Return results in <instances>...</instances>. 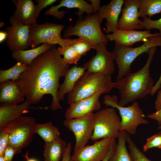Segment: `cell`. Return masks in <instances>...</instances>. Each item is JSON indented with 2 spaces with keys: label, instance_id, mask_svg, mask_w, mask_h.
I'll return each mask as SVG.
<instances>
[{
  "label": "cell",
  "instance_id": "cell-1",
  "mask_svg": "<svg viewBox=\"0 0 161 161\" xmlns=\"http://www.w3.org/2000/svg\"><path fill=\"white\" fill-rule=\"evenodd\" d=\"M69 67L63 61L55 45H52L35 59L18 78L26 100L31 105L37 104L44 95L49 94L52 97L50 107L52 110L62 109L57 97L59 81Z\"/></svg>",
  "mask_w": 161,
  "mask_h": 161
},
{
  "label": "cell",
  "instance_id": "cell-2",
  "mask_svg": "<svg viewBox=\"0 0 161 161\" xmlns=\"http://www.w3.org/2000/svg\"><path fill=\"white\" fill-rule=\"evenodd\" d=\"M156 50V47L150 49L147 61L141 69L113 82V88L117 89L120 95L119 105L124 106L151 95L154 82L150 75V67Z\"/></svg>",
  "mask_w": 161,
  "mask_h": 161
},
{
  "label": "cell",
  "instance_id": "cell-3",
  "mask_svg": "<svg viewBox=\"0 0 161 161\" xmlns=\"http://www.w3.org/2000/svg\"><path fill=\"white\" fill-rule=\"evenodd\" d=\"M113 83L110 75L86 71L67 94V103L70 105L98 92L109 93L113 88Z\"/></svg>",
  "mask_w": 161,
  "mask_h": 161
},
{
  "label": "cell",
  "instance_id": "cell-4",
  "mask_svg": "<svg viewBox=\"0 0 161 161\" xmlns=\"http://www.w3.org/2000/svg\"><path fill=\"white\" fill-rule=\"evenodd\" d=\"M158 46L161 47V35L159 33L148 38L142 45L136 47L123 46L115 44L112 52L118 67L117 80L131 73V64L137 57L144 53H148L152 48Z\"/></svg>",
  "mask_w": 161,
  "mask_h": 161
},
{
  "label": "cell",
  "instance_id": "cell-5",
  "mask_svg": "<svg viewBox=\"0 0 161 161\" xmlns=\"http://www.w3.org/2000/svg\"><path fill=\"white\" fill-rule=\"evenodd\" d=\"M103 103L118 110L121 117L120 131H125L129 134L134 135L139 126L148 123L143 111L136 101L134 102L130 106H122L118 104L117 96L106 95L103 97Z\"/></svg>",
  "mask_w": 161,
  "mask_h": 161
},
{
  "label": "cell",
  "instance_id": "cell-6",
  "mask_svg": "<svg viewBox=\"0 0 161 161\" xmlns=\"http://www.w3.org/2000/svg\"><path fill=\"white\" fill-rule=\"evenodd\" d=\"M36 124L33 117L21 115L0 130L8 133L9 144L14 149L16 154L31 142L35 134Z\"/></svg>",
  "mask_w": 161,
  "mask_h": 161
},
{
  "label": "cell",
  "instance_id": "cell-7",
  "mask_svg": "<svg viewBox=\"0 0 161 161\" xmlns=\"http://www.w3.org/2000/svg\"><path fill=\"white\" fill-rule=\"evenodd\" d=\"M101 23L97 13L87 15L84 18L78 19L74 25L68 27L64 32L63 37L67 39L76 35L96 45L101 43L107 44L108 40L101 28Z\"/></svg>",
  "mask_w": 161,
  "mask_h": 161
},
{
  "label": "cell",
  "instance_id": "cell-8",
  "mask_svg": "<svg viewBox=\"0 0 161 161\" xmlns=\"http://www.w3.org/2000/svg\"><path fill=\"white\" fill-rule=\"evenodd\" d=\"M64 25L50 22L41 24L37 23L30 25L28 44L32 48L41 44H47L60 47L71 45L73 39H65L61 36Z\"/></svg>",
  "mask_w": 161,
  "mask_h": 161
},
{
  "label": "cell",
  "instance_id": "cell-9",
  "mask_svg": "<svg viewBox=\"0 0 161 161\" xmlns=\"http://www.w3.org/2000/svg\"><path fill=\"white\" fill-rule=\"evenodd\" d=\"M94 128L91 140L96 142L106 138H117L120 131L121 119L115 109L109 107L94 114Z\"/></svg>",
  "mask_w": 161,
  "mask_h": 161
},
{
  "label": "cell",
  "instance_id": "cell-10",
  "mask_svg": "<svg viewBox=\"0 0 161 161\" xmlns=\"http://www.w3.org/2000/svg\"><path fill=\"white\" fill-rule=\"evenodd\" d=\"M64 126L74 134L75 144L74 151L86 146L91 138L95 125L94 114L93 113L83 117L66 119Z\"/></svg>",
  "mask_w": 161,
  "mask_h": 161
},
{
  "label": "cell",
  "instance_id": "cell-11",
  "mask_svg": "<svg viewBox=\"0 0 161 161\" xmlns=\"http://www.w3.org/2000/svg\"><path fill=\"white\" fill-rule=\"evenodd\" d=\"M107 44L101 43L97 44L96 54L82 66L87 71L110 75L114 73L115 69L114 57L112 52L107 50Z\"/></svg>",
  "mask_w": 161,
  "mask_h": 161
},
{
  "label": "cell",
  "instance_id": "cell-12",
  "mask_svg": "<svg viewBox=\"0 0 161 161\" xmlns=\"http://www.w3.org/2000/svg\"><path fill=\"white\" fill-rule=\"evenodd\" d=\"M9 21L11 25L7 27L5 32L7 35V44L10 50L13 52L28 49L30 26L22 24L13 15Z\"/></svg>",
  "mask_w": 161,
  "mask_h": 161
},
{
  "label": "cell",
  "instance_id": "cell-13",
  "mask_svg": "<svg viewBox=\"0 0 161 161\" xmlns=\"http://www.w3.org/2000/svg\"><path fill=\"white\" fill-rule=\"evenodd\" d=\"M113 139L105 138L86 145L74 151L71 159L73 161H102L109 151Z\"/></svg>",
  "mask_w": 161,
  "mask_h": 161
},
{
  "label": "cell",
  "instance_id": "cell-14",
  "mask_svg": "<svg viewBox=\"0 0 161 161\" xmlns=\"http://www.w3.org/2000/svg\"><path fill=\"white\" fill-rule=\"evenodd\" d=\"M102 94L101 92H97L70 105L65 113L66 119L83 117L99 110L101 108L99 98Z\"/></svg>",
  "mask_w": 161,
  "mask_h": 161
},
{
  "label": "cell",
  "instance_id": "cell-15",
  "mask_svg": "<svg viewBox=\"0 0 161 161\" xmlns=\"http://www.w3.org/2000/svg\"><path fill=\"white\" fill-rule=\"evenodd\" d=\"M139 0H124L121 17L118 23V29L123 30L143 29L140 24L142 21L139 19Z\"/></svg>",
  "mask_w": 161,
  "mask_h": 161
},
{
  "label": "cell",
  "instance_id": "cell-16",
  "mask_svg": "<svg viewBox=\"0 0 161 161\" xmlns=\"http://www.w3.org/2000/svg\"><path fill=\"white\" fill-rule=\"evenodd\" d=\"M152 34L150 31H138L135 30H123L117 29L111 34L106 36L108 40L114 41V44L126 47H130L134 43L140 41L144 42L148 38L158 34Z\"/></svg>",
  "mask_w": 161,
  "mask_h": 161
},
{
  "label": "cell",
  "instance_id": "cell-17",
  "mask_svg": "<svg viewBox=\"0 0 161 161\" xmlns=\"http://www.w3.org/2000/svg\"><path fill=\"white\" fill-rule=\"evenodd\" d=\"M59 4L56 5H53L44 13L45 15H50L61 20L64 17L66 13L62 10L58 9L61 7H66L68 9L77 8L78 11L76 13L78 19L83 18L84 13L87 15L94 13L92 4L87 3L84 0H61Z\"/></svg>",
  "mask_w": 161,
  "mask_h": 161
},
{
  "label": "cell",
  "instance_id": "cell-18",
  "mask_svg": "<svg viewBox=\"0 0 161 161\" xmlns=\"http://www.w3.org/2000/svg\"><path fill=\"white\" fill-rule=\"evenodd\" d=\"M123 3V0H112L108 4L100 7L97 13L101 22L104 19L106 20V33H113L118 29L119 17Z\"/></svg>",
  "mask_w": 161,
  "mask_h": 161
},
{
  "label": "cell",
  "instance_id": "cell-19",
  "mask_svg": "<svg viewBox=\"0 0 161 161\" xmlns=\"http://www.w3.org/2000/svg\"><path fill=\"white\" fill-rule=\"evenodd\" d=\"M25 97L23 84L19 79L0 83V103L17 104L24 102Z\"/></svg>",
  "mask_w": 161,
  "mask_h": 161
},
{
  "label": "cell",
  "instance_id": "cell-20",
  "mask_svg": "<svg viewBox=\"0 0 161 161\" xmlns=\"http://www.w3.org/2000/svg\"><path fill=\"white\" fill-rule=\"evenodd\" d=\"M31 104L26 100L20 105L0 103V129L20 116L30 112Z\"/></svg>",
  "mask_w": 161,
  "mask_h": 161
},
{
  "label": "cell",
  "instance_id": "cell-21",
  "mask_svg": "<svg viewBox=\"0 0 161 161\" xmlns=\"http://www.w3.org/2000/svg\"><path fill=\"white\" fill-rule=\"evenodd\" d=\"M16 9L13 14L22 24L30 25L37 23L35 17L36 5L32 0H13Z\"/></svg>",
  "mask_w": 161,
  "mask_h": 161
},
{
  "label": "cell",
  "instance_id": "cell-22",
  "mask_svg": "<svg viewBox=\"0 0 161 161\" xmlns=\"http://www.w3.org/2000/svg\"><path fill=\"white\" fill-rule=\"evenodd\" d=\"M86 69L83 66L75 65L69 68L64 77L63 83L60 86L57 97L58 100H64L66 94L71 92L76 84L86 72Z\"/></svg>",
  "mask_w": 161,
  "mask_h": 161
},
{
  "label": "cell",
  "instance_id": "cell-23",
  "mask_svg": "<svg viewBox=\"0 0 161 161\" xmlns=\"http://www.w3.org/2000/svg\"><path fill=\"white\" fill-rule=\"evenodd\" d=\"M67 145L60 137L44 145V161H60L65 153Z\"/></svg>",
  "mask_w": 161,
  "mask_h": 161
},
{
  "label": "cell",
  "instance_id": "cell-24",
  "mask_svg": "<svg viewBox=\"0 0 161 161\" xmlns=\"http://www.w3.org/2000/svg\"><path fill=\"white\" fill-rule=\"evenodd\" d=\"M52 46L47 44H43L31 49L12 52L11 56L15 60L21 62L28 66L35 59L48 49Z\"/></svg>",
  "mask_w": 161,
  "mask_h": 161
},
{
  "label": "cell",
  "instance_id": "cell-25",
  "mask_svg": "<svg viewBox=\"0 0 161 161\" xmlns=\"http://www.w3.org/2000/svg\"><path fill=\"white\" fill-rule=\"evenodd\" d=\"M126 134L125 131H120L117 138L118 142L116 148L108 161H133L126 147Z\"/></svg>",
  "mask_w": 161,
  "mask_h": 161
},
{
  "label": "cell",
  "instance_id": "cell-26",
  "mask_svg": "<svg viewBox=\"0 0 161 161\" xmlns=\"http://www.w3.org/2000/svg\"><path fill=\"white\" fill-rule=\"evenodd\" d=\"M35 134H38L45 143L53 142L59 138L60 133L58 128L51 122L36 124Z\"/></svg>",
  "mask_w": 161,
  "mask_h": 161
},
{
  "label": "cell",
  "instance_id": "cell-27",
  "mask_svg": "<svg viewBox=\"0 0 161 161\" xmlns=\"http://www.w3.org/2000/svg\"><path fill=\"white\" fill-rule=\"evenodd\" d=\"M139 12L143 18L160 13L161 0H139Z\"/></svg>",
  "mask_w": 161,
  "mask_h": 161
},
{
  "label": "cell",
  "instance_id": "cell-28",
  "mask_svg": "<svg viewBox=\"0 0 161 161\" xmlns=\"http://www.w3.org/2000/svg\"><path fill=\"white\" fill-rule=\"evenodd\" d=\"M28 66L21 62H18L11 67L6 70H0V83L8 80H18L21 74L26 70Z\"/></svg>",
  "mask_w": 161,
  "mask_h": 161
},
{
  "label": "cell",
  "instance_id": "cell-29",
  "mask_svg": "<svg viewBox=\"0 0 161 161\" xmlns=\"http://www.w3.org/2000/svg\"><path fill=\"white\" fill-rule=\"evenodd\" d=\"M61 55H63L62 60L66 64H76L81 56L75 50L72 45L60 47L57 48Z\"/></svg>",
  "mask_w": 161,
  "mask_h": 161
},
{
  "label": "cell",
  "instance_id": "cell-30",
  "mask_svg": "<svg viewBox=\"0 0 161 161\" xmlns=\"http://www.w3.org/2000/svg\"><path fill=\"white\" fill-rule=\"evenodd\" d=\"M76 52L80 55H86L92 49H96L97 45L85 39L78 37L73 39L71 44Z\"/></svg>",
  "mask_w": 161,
  "mask_h": 161
},
{
  "label": "cell",
  "instance_id": "cell-31",
  "mask_svg": "<svg viewBox=\"0 0 161 161\" xmlns=\"http://www.w3.org/2000/svg\"><path fill=\"white\" fill-rule=\"evenodd\" d=\"M126 141L133 161H151L140 150L127 133Z\"/></svg>",
  "mask_w": 161,
  "mask_h": 161
},
{
  "label": "cell",
  "instance_id": "cell-32",
  "mask_svg": "<svg viewBox=\"0 0 161 161\" xmlns=\"http://www.w3.org/2000/svg\"><path fill=\"white\" fill-rule=\"evenodd\" d=\"M156 147L160 149L161 147V131L147 139L146 143L143 146L144 152Z\"/></svg>",
  "mask_w": 161,
  "mask_h": 161
},
{
  "label": "cell",
  "instance_id": "cell-33",
  "mask_svg": "<svg viewBox=\"0 0 161 161\" xmlns=\"http://www.w3.org/2000/svg\"><path fill=\"white\" fill-rule=\"evenodd\" d=\"M143 28L149 30L152 29H157L159 30L160 35H161V17L157 20H153L146 17L143 18L142 22L140 24Z\"/></svg>",
  "mask_w": 161,
  "mask_h": 161
},
{
  "label": "cell",
  "instance_id": "cell-34",
  "mask_svg": "<svg viewBox=\"0 0 161 161\" xmlns=\"http://www.w3.org/2000/svg\"><path fill=\"white\" fill-rule=\"evenodd\" d=\"M9 134L7 132L0 130V156H4V151L9 144Z\"/></svg>",
  "mask_w": 161,
  "mask_h": 161
},
{
  "label": "cell",
  "instance_id": "cell-35",
  "mask_svg": "<svg viewBox=\"0 0 161 161\" xmlns=\"http://www.w3.org/2000/svg\"><path fill=\"white\" fill-rule=\"evenodd\" d=\"M35 1L38 3L37 5H36L35 13V18L37 19L40 12L44 8L52 4L57 1L56 0H36Z\"/></svg>",
  "mask_w": 161,
  "mask_h": 161
},
{
  "label": "cell",
  "instance_id": "cell-36",
  "mask_svg": "<svg viewBox=\"0 0 161 161\" xmlns=\"http://www.w3.org/2000/svg\"><path fill=\"white\" fill-rule=\"evenodd\" d=\"M16 154L14 149L9 144L4 152V157L6 161H12L14 155Z\"/></svg>",
  "mask_w": 161,
  "mask_h": 161
},
{
  "label": "cell",
  "instance_id": "cell-37",
  "mask_svg": "<svg viewBox=\"0 0 161 161\" xmlns=\"http://www.w3.org/2000/svg\"><path fill=\"white\" fill-rule=\"evenodd\" d=\"M72 144L69 142L67 144L62 159L61 161H70L71 155Z\"/></svg>",
  "mask_w": 161,
  "mask_h": 161
},
{
  "label": "cell",
  "instance_id": "cell-38",
  "mask_svg": "<svg viewBox=\"0 0 161 161\" xmlns=\"http://www.w3.org/2000/svg\"><path fill=\"white\" fill-rule=\"evenodd\" d=\"M147 117L156 120L159 126L161 125V109L156 112L149 114Z\"/></svg>",
  "mask_w": 161,
  "mask_h": 161
},
{
  "label": "cell",
  "instance_id": "cell-39",
  "mask_svg": "<svg viewBox=\"0 0 161 161\" xmlns=\"http://www.w3.org/2000/svg\"><path fill=\"white\" fill-rule=\"evenodd\" d=\"M117 144L116 143L115 139H113L112 140L111 147L106 157L102 161H108L111 156L115 150Z\"/></svg>",
  "mask_w": 161,
  "mask_h": 161
},
{
  "label": "cell",
  "instance_id": "cell-40",
  "mask_svg": "<svg viewBox=\"0 0 161 161\" xmlns=\"http://www.w3.org/2000/svg\"><path fill=\"white\" fill-rule=\"evenodd\" d=\"M154 105L155 108L157 111L161 109V89L157 92Z\"/></svg>",
  "mask_w": 161,
  "mask_h": 161
},
{
  "label": "cell",
  "instance_id": "cell-41",
  "mask_svg": "<svg viewBox=\"0 0 161 161\" xmlns=\"http://www.w3.org/2000/svg\"><path fill=\"white\" fill-rule=\"evenodd\" d=\"M161 87V73L159 79L152 88L151 95H154Z\"/></svg>",
  "mask_w": 161,
  "mask_h": 161
},
{
  "label": "cell",
  "instance_id": "cell-42",
  "mask_svg": "<svg viewBox=\"0 0 161 161\" xmlns=\"http://www.w3.org/2000/svg\"><path fill=\"white\" fill-rule=\"evenodd\" d=\"M93 8L94 13H97L100 8V1L99 0H90Z\"/></svg>",
  "mask_w": 161,
  "mask_h": 161
},
{
  "label": "cell",
  "instance_id": "cell-43",
  "mask_svg": "<svg viewBox=\"0 0 161 161\" xmlns=\"http://www.w3.org/2000/svg\"><path fill=\"white\" fill-rule=\"evenodd\" d=\"M7 35L6 32L5 31H0V43H2L7 38Z\"/></svg>",
  "mask_w": 161,
  "mask_h": 161
},
{
  "label": "cell",
  "instance_id": "cell-44",
  "mask_svg": "<svg viewBox=\"0 0 161 161\" xmlns=\"http://www.w3.org/2000/svg\"><path fill=\"white\" fill-rule=\"evenodd\" d=\"M0 161H6L4 156H0Z\"/></svg>",
  "mask_w": 161,
  "mask_h": 161
},
{
  "label": "cell",
  "instance_id": "cell-45",
  "mask_svg": "<svg viewBox=\"0 0 161 161\" xmlns=\"http://www.w3.org/2000/svg\"><path fill=\"white\" fill-rule=\"evenodd\" d=\"M27 161H38L37 160L34 159H28Z\"/></svg>",
  "mask_w": 161,
  "mask_h": 161
},
{
  "label": "cell",
  "instance_id": "cell-46",
  "mask_svg": "<svg viewBox=\"0 0 161 161\" xmlns=\"http://www.w3.org/2000/svg\"><path fill=\"white\" fill-rule=\"evenodd\" d=\"M5 25V24L3 22L1 21H0V27H2V26Z\"/></svg>",
  "mask_w": 161,
  "mask_h": 161
},
{
  "label": "cell",
  "instance_id": "cell-47",
  "mask_svg": "<svg viewBox=\"0 0 161 161\" xmlns=\"http://www.w3.org/2000/svg\"><path fill=\"white\" fill-rule=\"evenodd\" d=\"M158 129H161V125H160L158 126L157 128Z\"/></svg>",
  "mask_w": 161,
  "mask_h": 161
},
{
  "label": "cell",
  "instance_id": "cell-48",
  "mask_svg": "<svg viewBox=\"0 0 161 161\" xmlns=\"http://www.w3.org/2000/svg\"><path fill=\"white\" fill-rule=\"evenodd\" d=\"M70 161H73L71 160V159H70Z\"/></svg>",
  "mask_w": 161,
  "mask_h": 161
},
{
  "label": "cell",
  "instance_id": "cell-49",
  "mask_svg": "<svg viewBox=\"0 0 161 161\" xmlns=\"http://www.w3.org/2000/svg\"><path fill=\"white\" fill-rule=\"evenodd\" d=\"M160 149H161V148H160Z\"/></svg>",
  "mask_w": 161,
  "mask_h": 161
}]
</instances>
